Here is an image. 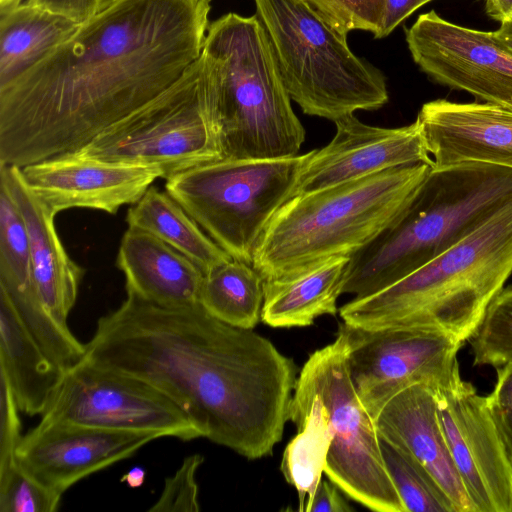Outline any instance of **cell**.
<instances>
[{
    "instance_id": "cell-1",
    "label": "cell",
    "mask_w": 512,
    "mask_h": 512,
    "mask_svg": "<svg viewBox=\"0 0 512 512\" xmlns=\"http://www.w3.org/2000/svg\"><path fill=\"white\" fill-rule=\"evenodd\" d=\"M210 0H113L0 88V165L73 153L159 96L202 54Z\"/></svg>"
},
{
    "instance_id": "cell-2",
    "label": "cell",
    "mask_w": 512,
    "mask_h": 512,
    "mask_svg": "<svg viewBox=\"0 0 512 512\" xmlns=\"http://www.w3.org/2000/svg\"><path fill=\"white\" fill-rule=\"evenodd\" d=\"M85 346L84 361L148 382L203 437L247 459L270 455L282 439L297 381L293 360L201 304L165 308L126 290Z\"/></svg>"
},
{
    "instance_id": "cell-3",
    "label": "cell",
    "mask_w": 512,
    "mask_h": 512,
    "mask_svg": "<svg viewBox=\"0 0 512 512\" xmlns=\"http://www.w3.org/2000/svg\"><path fill=\"white\" fill-rule=\"evenodd\" d=\"M512 273V203L468 237L373 294L339 309L343 322L366 329L416 326L463 344Z\"/></svg>"
},
{
    "instance_id": "cell-4",
    "label": "cell",
    "mask_w": 512,
    "mask_h": 512,
    "mask_svg": "<svg viewBox=\"0 0 512 512\" xmlns=\"http://www.w3.org/2000/svg\"><path fill=\"white\" fill-rule=\"evenodd\" d=\"M512 203V169L431 167L398 217L350 257L342 293L382 290L441 255Z\"/></svg>"
},
{
    "instance_id": "cell-5",
    "label": "cell",
    "mask_w": 512,
    "mask_h": 512,
    "mask_svg": "<svg viewBox=\"0 0 512 512\" xmlns=\"http://www.w3.org/2000/svg\"><path fill=\"white\" fill-rule=\"evenodd\" d=\"M431 167L398 166L290 198L265 229L252 266L273 280L351 257L398 217Z\"/></svg>"
},
{
    "instance_id": "cell-6",
    "label": "cell",
    "mask_w": 512,
    "mask_h": 512,
    "mask_svg": "<svg viewBox=\"0 0 512 512\" xmlns=\"http://www.w3.org/2000/svg\"><path fill=\"white\" fill-rule=\"evenodd\" d=\"M202 53L211 68L223 159L298 155L305 129L258 17L230 12L212 21Z\"/></svg>"
},
{
    "instance_id": "cell-7",
    "label": "cell",
    "mask_w": 512,
    "mask_h": 512,
    "mask_svg": "<svg viewBox=\"0 0 512 512\" xmlns=\"http://www.w3.org/2000/svg\"><path fill=\"white\" fill-rule=\"evenodd\" d=\"M283 84L303 113L333 122L389 99L386 78L304 0H255Z\"/></svg>"
},
{
    "instance_id": "cell-8",
    "label": "cell",
    "mask_w": 512,
    "mask_h": 512,
    "mask_svg": "<svg viewBox=\"0 0 512 512\" xmlns=\"http://www.w3.org/2000/svg\"><path fill=\"white\" fill-rule=\"evenodd\" d=\"M66 155L153 167L165 179L223 159L206 56L202 53L177 82L152 101Z\"/></svg>"
},
{
    "instance_id": "cell-9",
    "label": "cell",
    "mask_w": 512,
    "mask_h": 512,
    "mask_svg": "<svg viewBox=\"0 0 512 512\" xmlns=\"http://www.w3.org/2000/svg\"><path fill=\"white\" fill-rule=\"evenodd\" d=\"M313 150L277 159H220L166 178L165 191L232 258L252 265Z\"/></svg>"
},
{
    "instance_id": "cell-10",
    "label": "cell",
    "mask_w": 512,
    "mask_h": 512,
    "mask_svg": "<svg viewBox=\"0 0 512 512\" xmlns=\"http://www.w3.org/2000/svg\"><path fill=\"white\" fill-rule=\"evenodd\" d=\"M293 395L317 396L327 409L332 439L324 473L329 480L370 510L406 512L386 469L373 418L351 380L340 334L309 356Z\"/></svg>"
},
{
    "instance_id": "cell-11",
    "label": "cell",
    "mask_w": 512,
    "mask_h": 512,
    "mask_svg": "<svg viewBox=\"0 0 512 512\" xmlns=\"http://www.w3.org/2000/svg\"><path fill=\"white\" fill-rule=\"evenodd\" d=\"M40 422L152 433L183 441L203 437L188 415L156 387L84 360L64 374Z\"/></svg>"
},
{
    "instance_id": "cell-12",
    "label": "cell",
    "mask_w": 512,
    "mask_h": 512,
    "mask_svg": "<svg viewBox=\"0 0 512 512\" xmlns=\"http://www.w3.org/2000/svg\"><path fill=\"white\" fill-rule=\"evenodd\" d=\"M338 334L357 395L373 419L406 388H435L451 373L463 345L444 332L416 326L366 329L343 322Z\"/></svg>"
},
{
    "instance_id": "cell-13",
    "label": "cell",
    "mask_w": 512,
    "mask_h": 512,
    "mask_svg": "<svg viewBox=\"0 0 512 512\" xmlns=\"http://www.w3.org/2000/svg\"><path fill=\"white\" fill-rule=\"evenodd\" d=\"M451 457L476 512H512V465L486 405L458 361L433 388Z\"/></svg>"
},
{
    "instance_id": "cell-14",
    "label": "cell",
    "mask_w": 512,
    "mask_h": 512,
    "mask_svg": "<svg viewBox=\"0 0 512 512\" xmlns=\"http://www.w3.org/2000/svg\"><path fill=\"white\" fill-rule=\"evenodd\" d=\"M413 61L433 81L512 112V53L492 31L467 28L431 10L405 28Z\"/></svg>"
},
{
    "instance_id": "cell-15",
    "label": "cell",
    "mask_w": 512,
    "mask_h": 512,
    "mask_svg": "<svg viewBox=\"0 0 512 512\" xmlns=\"http://www.w3.org/2000/svg\"><path fill=\"white\" fill-rule=\"evenodd\" d=\"M334 123L333 139L323 148L313 149L292 197L398 166L434 165L416 120L407 126L383 128L365 124L352 114Z\"/></svg>"
},
{
    "instance_id": "cell-16",
    "label": "cell",
    "mask_w": 512,
    "mask_h": 512,
    "mask_svg": "<svg viewBox=\"0 0 512 512\" xmlns=\"http://www.w3.org/2000/svg\"><path fill=\"white\" fill-rule=\"evenodd\" d=\"M158 438L152 433L39 422L22 436L15 460L34 479L62 495L84 477Z\"/></svg>"
},
{
    "instance_id": "cell-17",
    "label": "cell",
    "mask_w": 512,
    "mask_h": 512,
    "mask_svg": "<svg viewBox=\"0 0 512 512\" xmlns=\"http://www.w3.org/2000/svg\"><path fill=\"white\" fill-rule=\"evenodd\" d=\"M22 176L53 213L90 208L116 214L135 204L162 172L153 167L128 165L70 155L21 168Z\"/></svg>"
},
{
    "instance_id": "cell-18",
    "label": "cell",
    "mask_w": 512,
    "mask_h": 512,
    "mask_svg": "<svg viewBox=\"0 0 512 512\" xmlns=\"http://www.w3.org/2000/svg\"><path fill=\"white\" fill-rule=\"evenodd\" d=\"M416 122L433 167L478 162L512 169V112L445 99L421 107Z\"/></svg>"
},
{
    "instance_id": "cell-19",
    "label": "cell",
    "mask_w": 512,
    "mask_h": 512,
    "mask_svg": "<svg viewBox=\"0 0 512 512\" xmlns=\"http://www.w3.org/2000/svg\"><path fill=\"white\" fill-rule=\"evenodd\" d=\"M373 421L380 437L410 453L432 474L456 512H476L447 446L432 387L406 388Z\"/></svg>"
},
{
    "instance_id": "cell-20",
    "label": "cell",
    "mask_w": 512,
    "mask_h": 512,
    "mask_svg": "<svg viewBox=\"0 0 512 512\" xmlns=\"http://www.w3.org/2000/svg\"><path fill=\"white\" fill-rule=\"evenodd\" d=\"M0 182L9 189L27 225L35 292L46 311L67 324L85 271L68 256L54 225L56 214L28 187L21 168L0 165Z\"/></svg>"
},
{
    "instance_id": "cell-21",
    "label": "cell",
    "mask_w": 512,
    "mask_h": 512,
    "mask_svg": "<svg viewBox=\"0 0 512 512\" xmlns=\"http://www.w3.org/2000/svg\"><path fill=\"white\" fill-rule=\"evenodd\" d=\"M126 290L165 308L200 304L203 271L188 257L154 235L129 227L117 259Z\"/></svg>"
},
{
    "instance_id": "cell-22",
    "label": "cell",
    "mask_w": 512,
    "mask_h": 512,
    "mask_svg": "<svg viewBox=\"0 0 512 512\" xmlns=\"http://www.w3.org/2000/svg\"><path fill=\"white\" fill-rule=\"evenodd\" d=\"M0 372L7 378L20 412L43 414L64 372L46 355L0 288Z\"/></svg>"
},
{
    "instance_id": "cell-23",
    "label": "cell",
    "mask_w": 512,
    "mask_h": 512,
    "mask_svg": "<svg viewBox=\"0 0 512 512\" xmlns=\"http://www.w3.org/2000/svg\"><path fill=\"white\" fill-rule=\"evenodd\" d=\"M350 257L321 261L294 275L264 280L261 321L275 328L306 327L335 315Z\"/></svg>"
},
{
    "instance_id": "cell-24",
    "label": "cell",
    "mask_w": 512,
    "mask_h": 512,
    "mask_svg": "<svg viewBox=\"0 0 512 512\" xmlns=\"http://www.w3.org/2000/svg\"><path fill=\"white\" fill-rule=\"evenodd\" d=\"M79 24L27 2L0 9V88L45 59Z\"/></svg>"
},
{
    "instance_id": "cell-25",
    "label": "cell",
    "mask_w": 512,
    "mask_h": 512,
    "mask_svg": "<svg viewBox=\"0 0 512 512\" xmlns=\"http://www.w3.org/2000/svg\"><path fill=\"white\" fill-rule=\"evenodd\" d=\"M126 221L184 254L204 274L233 259L174 198L156 187H149L130 207Z\"/></svg>"
},
{
    "instance_id": "cell-26",
    "label": "cell",
    "mask_w": 512,
    "mask_h": 512,
    "mask_svg": "<svg viewBox=\"0 0 512 512\" xmlns=\"http://www.w3.org/2000/svg\"><path fill=\"white\" fill-rule=\"evenodd\" d=\"M289 421L298 429L281 461L285 480L299 495V510L306 511L322 480L331 445L328 412L317 396H292Z\"/></svg>"
},
{
    "instance_id": "cell-27",
    "label": "cell",
    "mask_w": 512,
    "mask_h": 512,
    "mask_svg": "<svg viewBox=\"0 0 512 512\" xmlns=\"http://www.w3.org/2000/svg\"><path fill=\"white\" fill-rule=\"evenodd\" d=\"M263 302L264 279L251 264L233 258L204 275L200 304L227 324L253 329Z\"/></svg>"
},
{
    "instance_id": "cell-28",
    "label": "cell",
    "mask_w": 512,
    "mask_h": 512,
    "mask_svg": "<svg viewBox=\"0 0 512 512\" xmlns=\"http://www.w3.org/2000/svg\"><path fill=\"white\" fill-rule=\"evenodd\" d=\"M0 287L10 296L35 292L28 229L7 186L0 182Z\"/></svg>"
},
{
    "instance_id": "cell-29",
    "label": "cell",
    "mask_w": 512,
    "mask_h": 512,
    "mask_svg": "<svg viewBox=\"0 0 512 512\" xmlns=\"http://www.w3.org/2000/svg\"><path fill=\"white\" fill-rule=\"evenodd\" d=\"M379 442L386 469L406 512H456L436 479L416 458L380 436Z\"/></svg>"
},
{
    "instance_id": "cell-30",
    "label": "cell",
    "mask_w": 512,
    "mask_h": 512,
    "mask_svg": "<svg viewBox=\"0 0 512 512\" xmlns=\"http://www.w3.org/2000/svg\"><path fill=\"white\" fill-rule=\"evenodd\" d=\"M469 341L474 365L498 368L512 362V286L502 289L491 301Z\"/></svg>"
},
{
    "instance_id": "cell-31",
    "label": "cell",
    "mask_w": 512,
    "mask_h": 512,
    "mask_svg": "<svg viewBox=\"0 0 512 512\" xmlns=\"http://www.w3.org/2000/svg\"><path fill=\"white\" fill-rule=\"evenodd\" d=\"M340 36L353 30L371 32L379 38L386 0H304Z\"/></svg>"
},
{
    "instance_id": "cell-32",
    "label": "cell",
    "mask_w": 512,
    "mask_h": 512,
    "mask_svg": "<svg viewBox=\"0 0 512 512\" xmlns=\"http://www.w3.org/2000/svg\"><path fill=\"white\" fill-rule=\"evenodd\" d=\"M61 496L30 476L17 462L0 473V512H54Z\"/></svg>"
},
{
    "instance_id": "cell-33",
    "label": "cell",
    "mask_w": 512,
    "mask_h": 512,
    "mask_svg": "<svg viewBox=\"0 0 512 512\" xmlns=\"http://www.w3.org/2000/svg\"><path fill=\"white\" fill-rule=\"evenodd\" d=\"M204 458L199 454L188 456L172 477L165 480L163 491L151 512H198V485L196 472Z\"/></svg>"
},
{
    "instance_id": "cell-34",
    "label": "cell",
    "mask_w": 512,
    "mask_h": 512,
    "mask_svg": "<svg viewBox=\"0 0 512 512\" xmlns=\"http://www.w3.org/2000/svg\"><path fill=\"white\" fill-rule=\"evenodd\" d=\"M497 369V381L486 405L512 465V362Z\"/></svg>"
},
{
    "instance_id": "cell-35",
    "label": "cell",
    "mask_w": 512,
    "mask_h": 512,
    "mask_svg": "<svg viewBox=\"0 0 512 512\" xmlns=\"http://www.w3.org/2000/svg\"><path fill=\"white\" fill-rule=\"evenodd\" d=\"M19 412L9 382L0 372V473L16 462V448L23 436Z\"/></svg>"
},
{
    "instance_id": "cell-36",
    "label": "cell",
    "mask_w": 512,
    "mask_h": 512,
    "mask_svg": "<svg viewBox=\"0 0 512 512\" xmlns=\"http://www.w3.org/2000/svg\"><path fill=\"white\" fill-rule=\"evenodd\" d=\"M113 0H27L26 2L65 15L79 23L108 6Z\"/></svg>"
},
{
    "instance_id": "cell-37",
    "label": "cell",
    "mask_w": 512,
    "mask_h": 512,
    "mask_svg": "<svg viewBox=\"0 0 512 512\" xmlns=\"http://www.w3.org/2000/svg\"><path fill=\"white\" fill-rule=\"evenodd\" d=\"M307 512H349L352 508L339 493V488L332 482L321 480Z\"/></svg>"
},
{
    "instance_id": "cell-38",
    "label": "cell",
    "mask_w": 512,
    "mask_h": 512,
    "mask_svg": "<svg viewBox=\"0 0 512 512\" xmlns=\"http://www.w3.org/2000/svg\"><path fill=\"white\" fill-rule=\"evenodd\" d=\"M432 0H386L385 14L379 38L388 36L414 11Z\"/></svg>"
},
{
    "instance_id": "cell-39",
    "label": "cell",
    "mask_w": 512,
    "mask_h": 512,
    "mask_svg": "<svg viewBox=\"0 0 512 512\" xmlns=\"http://www.w3.org/2000/svg\"><path fill=\"white\" fill-rule=\"evenodd\" d=\"M486 13L500 23L512 20V0H485Z\"/></svg>"
},
{
    "instance_id": "cell-40",
    "label": "cell",
    "mask_w": 512,
    "mask_h": 512,
    "mask_svg": "<svg viewBox=\"0 0 512 512\" xmlns=\"http://www.w3.org/2000/svg\"><path fill=\"white\" fill-rule=\"evenodd\" d=\"M496 42L512 53V20L501 23L496 31H492Z\"/></svg>"
},
{
    "instance_id": "cell-41",
    "label": "cell",
    "mask_w": 512,
    "mask_h": 512,
    "mask_svg": "<svg viewBox=\"0 0 512 512\" xmlns=\"http://www.w3.org/2000/svg\"><path fill=\"white\" fill-rule=\"evenodd\" d=\"M146 472L141 466H134L129 469L120 479L131 488H138L143 485Z\"/></svg>"
},
{
    "instance_id": "cell-42",
    "label": "cell",
    "mask_w": 512,
    "mask_h": 512,
    "mask_svg": "<svg viewBox=\"0 0 512 512\" xmlns=\"http://www.w3.org/2000/svg\"><path fill=\"white\" fill-rule=\"evenodd\" d=\"M22 3V0H0V9L10 8Z\"/></svg>"
}]
</instances>
